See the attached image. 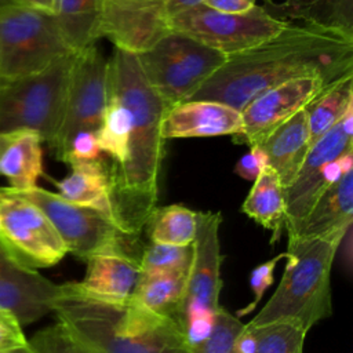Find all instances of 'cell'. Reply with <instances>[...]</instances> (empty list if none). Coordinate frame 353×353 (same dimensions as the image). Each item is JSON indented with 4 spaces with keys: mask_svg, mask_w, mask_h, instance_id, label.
Wrapping results in <instances>:
<instances>
[{
    "mask_svg": "<svg viewBox=\"0 0 353 353\" xmlns=\"http://www.w3.org/2000/svg\"><path fill=\"white\" fill-rule=\"evenodd\" d=\"M52 312L87 353H192L178 321L134 302H110L65 283Z\"/></svg>",
    "mask_w": 353,
    "mask_h": 353,
    "instance_id": "obj_3",
    "label": "cell"
},
{
    "mask_svg": "<svg viewBox=\"0 0 353 353\" xmlns=\"http://www.w3.org/2000/svg\"><path fill=\"white\" fill-rule=\"evenodd\" d=\"M262 1H263L265 4H268V7H269V6L273 3V0H262Z\"/></svg>",
    "mask_w": 353,
    "mask_h": 353,
    "instance_id": "obj_43",
    "label": "cell"
},
{
    "mask_svg": "<svg viewBox=\"0 0 353 353\" xmlns=\"http://www.w3.org/2000/svg\"><path fill=\"white\" fill-rule=\"evenodd\" d=\"M331 85L320 76H305L266 90L241 110V131L233 141L250 148L261 145L279 125L309 106Z\"/></svg>",
    "mask_w": 353,
    "mask_h": 353,
    "instance_id": "obj_14",
    "label": "cell"
},
{
    "mask_svg": "<svg viewBox=\"0 0 353 353\" xmlns=\"http://www.w3.org/2000/svg\"><path fill=\"white\" fill-rule=\"evenodd\" d=\"M36 204L61 236L68 254L87 261L95 255H117L139 262V237L125 234L106 214L73 204L43 188L18 192Z\"/></svg>",
    "mask_w": 353,
    "mask_h": 353,
    "instance_id": "obj_7",
    "label": "cell"
},
{
    "mask_svg": "<svg viewBox=\"0 0 353 353\" xmlns=\"http://www.w3.org/2000/svg\"><path fill=\"white\" fill-rule=\"evenodd\" d=\"M254 341L252 353H302L306 331L299 325L277 321L258 327H248Z\"/></svg>",
    "mask_w": 353,
    "mask_h": 353,
    "instance_id": "obj_30",
    "label": "cell"
},
{
    "mask_svg": "<svg viewBox=\"0 0 353 353\" xmlns=\"http://www.w3.org/2000/svg\"><path fill=\"white\" fill-rule=\"evenodd\" d=\"M268 167V157L261 146H251L250 152L243 154L234 167V172L247 179L255 181L259 174Z\"/></svg>",
    "mask_w": 353,
    "mask_h": 353,
    "instance_id": "obj_37",
    "label": "cell"
},
{
    "mask_svg": "<svg viewBox=\"0 0 353 353\" xmlns=\"http://www.w3.org/2000/svg\"><path fill=\"white\" fill-rule=\"evenodd\" d=\"M193 258L190 245L156 244L145 247L139 259L142 273H165V272H189Z\"/></svg>",
    "mask_w": 353,
    "mask_h": 353,
    "instance_id": "obj_31",
    "label": "cell"
},
{
    "mask_svg": "<svg viewBox=\"0 0 353 353\" xmlns=\"http://www.w3.org/2000/svg\"><path fill=\"white\" fill-rule=\"evenodd\" d=\"M285 258V252L283 254H279L277 256L258 265L256 268L252 269L251 272V276H250V287H251V291L254 294V299L244 307V309H240L236 314V317H243L248 313H251L256 306L258 303L261 302L265 291L272 285L273 283V272H274V268L276 265Z\"/></svg>",
    "mask_w": 353,
    "mask_h": 353,
    "instance_id": "obj_35",
    "label": "cell"
},
{
    "mask_svg": "<svg viewBox=\"0 0 353 353\" xmlns=\"http://www.w3.org/2000/svg\"><path fill=\"white\" fill-rule=\"evenodd\" d=\"M108 62L97 44L76 52L65 116L54 148L57 157L74 134L101 128L108 102Z\"/></svg>",
    "mask_w": 353,
    "mask_h": 353,
    "instance_id": "obj_12",
    "label": "cell"
},
{
    "mask_svg": "<svg viewBox=\"0 0 353 353\" xmlns=\"http://www.w3.org/2000/svg\"><path fill=\"white\" fill-rule=\"evenodd\" d=\"M101 0H54L52 15L73 52L97 43L99 36Z\"/></svg>",
    "mask_w": 353,
    "mask_h": 353,
    "instance_id": "obj_24",
    "label": "cell"
},
{
    "mask_svg": "<svg viewBox=\"0 0 353 353\" xmlns=\"http://www.w3.org/2000/svg\"><path fill=\"white\" fill-rule=\"evenodd\" d=\"M188 272L139 273L131 299L145 309L178 321Z\"/></svg>",
    "mask_w": 353,
    "mask_h": 353,
    "instance_id": "obj_25",
    "label": "cell"
},
{
    "mask_svg": "<svg viewBox=\"0 0 353 353\" xmlns=\"http://www.w3.org/2000/svg\"><path fill=\"white\" fill-rule=\"evenodd\" d=\"M270 14L314 22L353 33V0H290L265 7Z\"/></svg>",
    "mask_w": 353,
    "mask_h": 353,
    "instance_id": "obj_26",
    "label": "cell"
},
{
    "mask_svg": "<svg viewBox=\"0 0 353 353\" xmlns=\"http://www.w3.org/2000/svg\"><path fill=\"white\" fill-rule=\"evenodd\" d=\"M101 149L98 145L97 132L80 131L72 137L63 152L59 154V160L72 165L76 163L91 161L99 159Z\"/></svg>",
    "mask_w": 353,
    "mask_h": 353,
    "instance_id": "obj_34",
    "label": "cell"
},
{
    "mask_svg": "<svg viewBox=\"0 0 353 353\" xmlns=\"http://www.w3.org/2000/svg\"><path fill=\"white\" fill-rule=\"evenodd\" d=\"M108 92L130 113L127 157L108 165L110 218L125 234L139 237L157 204L167 106L145 79L137 55L119 48L108 62Z\"/></svg>",
    "mask_w": 353,
    "mask_h": 353,
    "instance_id": "obj_2",
    "label": "cell"
},
{
    "mask_svg": "<svg viewBox=\"0 0 353 353\" xmlns=\"http://www.w3.org/2000/svg\"><path fill=\"white\" fill-rule=\"evenodd\" d=\"M0 353H33L32 347L29 346V342L26 346L17 347V349H10V350H0Z\"/></svg>",
    "mask_w": 353,
    "mask_h": 353,
    "instance_id": "obj_41",
    "label": "cell"
},
{
    "mask_svg": "<svg viewBox=\"0 0 353 353\" xmlns=\"http://www.w3.org/2000/svg\"><path fill=\"white\" fill-rule=\"evenodd\" d=\"M241 211L272 232V243L280 239L285 223L284 188L273 168L265 167L254 181Z\"/></svg>",
    "mask_w": 353,
    "mask_h": 353,
    "instance_id": "obj_23",
    "label": "cell"
},
{
    "mask_svg": "<svg viewBox=\"0 0 353 353\" xmlns=\"http://www.w3.org/2000/svg\"><path fill=\"white\" fill-rule=\"evenodd\" d=\"M353 74V33L298 21L266 41L228 55L226 62L190 101H215L243 110L259 94L281 83L320 76L334 84Z\"/></svg>",
    "mask_w": 353,
    "mask_h": 353,
    "instance_id": "obj_1",
    "label": "cell"
},
{
    "mask_svg": "<svg viewBox=\"0 0 353 353\" xmlns=\"http://www.w3.org/2000/svg\"><path fill=\"white\" fill-rule=\"evenodd\" d=\"M353 106L347 109L342 120L320 137L309 149L296 176L284 188L287 233L292 232L307 215L310 208L325 192L330 183L325 178L328 163L353 149Z\"/></svg>",
    "mask_w": 353,
    "mask_h": 353,
    "instance_id": "obj_13",
    "label": "cell"
},
{
    "mask_svg": "<svg viewBox=\"0 0 353 353\" xmlns=\"http://www.w3.org/2000/svg\"><path fill=\"white\" fill-rule=\"evenodd\" d=\"M268 165L276 171L283 188L296 176L312 143L306 108L279 125L261 145Z\"/></svg>",
    "mask_w": 353,
    "mask_h": 353,
    "instance_id": "obj_20",
    "label": "cell"
},
{
    "mask_svg": "<svg viewBox=\"0 0 353 353\" xmlns=\"http://www.w3.org/2000/svg\"><path fill=\"white\" fill-rule=\"evenodd\" d=\"M41 138L29 130L0 132V176L11 189L25 192L37 186L43 174Z\"/></svg>",
    "mask_w": 353,
    "mask_h": 353,
    "instance_id": "obj_19",
    "label": "cell"
},
{
    "mask_svg": "<svg viewBox=\"0 0 353 353\" xmlns=\"http://www.w3.org/2000/svg\"><path fill=\"white\" fill-rule=\"evenodd\" d=\"M221 212H197L193 258L186 277L178 323L190 345L205 338L219 310L221 280Z\"/></svg>",
    "mask_w": 353,
    "mask_h": 353,
    "instance_id": "obj_9",
    "label": "cell"
},
{
    "mask_svg": "<svg viewBox=\"0 0 353 353\" xmlns=\"http://www.w3.org/2000/svg\"><path fill=\"white\" fill-rule=\"evenodd\" d=\"M80 290L94 298L124 302L131 298L139 277V262L117 255H95L87 261Z\"/></svg>",
    "mask_w": 353,
    "mask_h": 353,
    "instance_id": "obj_21",
    "label": "cell"
},
{
    "mask_svg": "<svg viewBox=\"0 0 353 353\" xmlns=\"http://www.w3.org/2000/svg\"><path fill=\"white\" fill-rule=\"evenodd\" d=\"M17 1L25 6L43 10V11H48V12H52V8H54V0H17Z\"/></svg>",
    "mask_w": 353,
    "mask_h": 353,
    "instance_id": "obj_40",
    "label": "cell"
},
{
    "mask_svg": "<svg viewBox=\"0 0 353 353\" xmlns=\"http://www.w3.org/2000/svg\"><path fill=\"white\" fill-rule=\"evenodd\" d=\"M203 6L226 14L247 12L256 6V0H203Z\"/></svg>",
    "mask_w": 353,
    "mask_h": 353,
    "instance_id": "obj_38",
    "label": "cell"
},
{
    "mask_svg": "<svg viewBox=\"0 0 353 353\" xmlns=\"http://www.w3.org/2000/svg\"><path fill=\"white\" fill-rule=\"evenodd\" d=\"M244 325L239 317L221 306L208 335L192 345V353H233L236 339L243 332Z\"/></svg>",
    "mask_w": 353,
    "mask_h": 353,
    "instance_id": "obj_32",
    "label": "cell"
},
{
    "mask_svg": "<svg viewBox=\"0 0 353 353\" xmlns=\"http://www.w3.org/2000/svg\"><path fill=\"white\" fill-rule=\"evenodd\" d=\"M353 106V74L328 87L309 106H306L310 143L336 125L347 109Z\"/></svg>",
    "mask_w": 353,
    "mask_h": 353,
    "instance_id": "obj_27",
    "label": "cell"
},
{
    "mask_svg": "<svg viewBox=\"0 0 353 353\" xmlns=\"http://www.w3.org/2000/svg\"><path fill=\"white\" fill-rule=\"evenodd\" d=\"M28 342L33 353H87L58 321L37 331Z\"/></svg>",
    "mask_w": 353,
    "mask_h": 353,
    "instance_id": "obj_33",
    "label": "cell"
},
{
    "mask_svg": "<svg viewBox=\"0 0 353 353\" xmlns=\"http://www.w3.org/2000/svg\"><path fill=\"white\" fill-rule=\"evenodd\" d=\"M76 52H68L43 70L0 83V132L29 130L55 148L68 99Z\"/></svg>",
    "mask_w": 353,
    "mask_h": 353,
    "instance_id": "obj_5",
    "label": "cell"
},
{
    "mask_svg": "<svg viewBox=\"0 0 353 353\" xmlns=\"http://www.w3.org/2000/svg\"><path fill=\"white\" fill-rule=\"evenodd\" d=\"M203 0H167V14L170 21L183 11H188L196 6H200Z\"/></svg>",
    "mask_w": 353,
    "mask_h": 353,
    "instance_id": "obj_39",
    "label": "cell"
},
{
    "mask_svg": "<svg viewBox=\"0 0 353 353\" xmlns=\"http://www.w3.org/2000/svg\"><path fill=\"white\" fill-rule=\"evenodd\" d=\"M345 236L288 239L287 263L272 298L248 327L291 323L306 332L332 314L331 268Z\"/></svg>",
    "mask_w": 353,
    "mask_h": 353,
    "instance_id": "obj_4",
    "label": "cell"
},
{
    "mask_svg": "<svg viewBox=\"0 0 353 353\" xmlns=\"http://www.w3.org/2000/svg\"><path fill=\"white\" fill-rule=\"evenodd\" d=\"M353 221V170L325 189L288 239L346 236Z\"/></svg>",
    "mask_w": 353,
    "mask_h": 353,
    "instance_id": "obj_18",
    "label": "cell"
},
{
    "mask_svg": "<svg viewBox=\"0 0 353 353\" xmlns=\"http://www.w3.org/2000/svg\"><path fill=\"white\" fill-rule=\"evenodd\" d=\"M66 46L52 12L15 3L0 11V79L37 73L62 55Z\"/></svg>",
    "mask_w": 353,
    "mask_h": 353,
    "instance_id": "obj_8",
    "label": "cell"
},
{
    "mask_svg": "<svg viewBox=\"0 0 353 353\" xmlns=\"http://www.w3.org/2000/svg\"><path fill=\"white\" fill-rule=\"evenodd\" d=\"M241 112L215 101H186L167 109L161 121L163 139L237 135Z\"/></svg>",
    "mask_w": 353,
    "mask_h": 353,
    "instance_id": "obj_17",
    "label": "cell"
},
{
    "mask_svg": "<svg viewBox=\"0 0 353 353\" xmlns=\"http://www.w3.org/2000/svg\"><path fill=\"white\" fill-rule=\"evenodd\" d=\"M135 55L145 79L167 109L190 101L228 59L226 54L179 32H170Z\"/></svg>",
    "mask_w": 353,
    "mask_h": 353,
    "instance_id": "obj_6",
    "label": "cell"
},
{
    "mask_svg": "<svg viewBox=\"0 0 353 353\" xmlns=\"http://www.w3.org/2000/svg\"><path fill=\"white\" fill-rule=\"evenodd\" d=\"M28 345L18 319L7 309L0 306V350L17 349Z\"/></svg>",
    "mask_w": 353,
    "mask_h": 353,
    "instance_id": "obj_36",
    "label": "cell"
},
{
    "mask_svg": "<svg viewBox=\"0 0 353 353\" xmlns=\"http://www.w3.org/2000/svg\"><path fill=\"white\" fill-rule=\"evenodd\" d=\"M284 1H290V0H284ZM274 3H276V0H273V3H272V4H274ZM272 4H270V6H272Z\"/></svg>",
    "mask_w": 353,
    "mask_h": 353,
    "instance_id": "obj_44",
    "label": "cell"
},
{
    "mask_svg": "<svg viewBox=\"0 0 353 353\" xmlns=\"http://www.w3.org/2000/svg\"><path fill=\"white\" fill-rule=\"evenodd\" d=\"M130 137V113L117 97L108 92L103 121L97 132L101 152L110 157V163L120 164L127 157Z\"/></svg>",
    "mask_w": 353,
    "mask_h": 353,
    "instance_id": "obj_29",
    "label": "cell"
},
{
    "mask_svg": "<svg viewBox=\"0 0 353 353\" xmlns=\"http://www.w3.org/2000/svg\"><path fill=\"white\" fill-rule=\"evenodd\" d=\"M63 288V284H55L37 270L19 265L0 244V306L10 310L22 327L52 312Z\"/></svg>",
    "mask_w": 353,
    "mask_h": 353,
    "instance_id": "obj_16",
    "label": "cell"
},
{
    "mask_svg": "<svg viewBox=\"0 0 353 353\" xmlns=\"http://www.w3.org/2000/svg\"><path fill=\"white\" fill-rule=\"evenodd\" d=\"M0 83H1V79H0Z\"/></svg>",
    "mask_w": 353,
    "mask_h": 353,
    "instance_id": "obj_45",
    "label": "cell"
},
{
    "mask_svg": "<svg viewBox=\"0 0 353 353\" xmlns=\"http://www.w3.org/2000/svg\"><path fill=\"white\" fill-rule=\"evenodd\" d=\"M197 212L179 205L156 207L146 229L152 243L168 245H190L196 236Z\"/></svg>",
    "mask_w": 353,
    "mask_h": 353,
    "instance_id": "obj_28",
    "label": "cell"
},
{
    "mask_svg": "<svg viewBox=\"0 0 353 353\" xmlns=\"http://www.w3.org/2000/svg\"><path fill=\"white\" fill-rule=\"evenodd\" d=\"M0 244L29 269L57 265L68 250L46 214L11 188H0Z\"/></svg>",
    "mask_w": 353,
    "mask_h": 353,
    "instance_id": "obj_11",
    "label": "cell"
},
{
    "mask_svg": "<svg viewBox=\"0 0 353 353\" xmlns=\"http://www.w3.org/2000/svg\"><path fill=\"white\" fill-rule=\"evenodd\" d=\"M15 3H18V1L17 0H0V11L12 6V4H15Z\"/></svg>",
    "mask_w": 353,
    "mask_h": 353,
    "instance_id": "obj_42",
    "label": "cell"
},
{
    "mask_svg": "<svg viewBox=\"0 0 353 353\" xmlns=\"http://www.w3.org/2000/svg\"><path fill=\"white\" fill-rule=\"evenodd\" d=\"M171 32L167 0H101L99 36L139 54Z\"/></svg>",
    "mask_w": 353,
    "mask_h": 353,
    "instance_id": "obj_15",
    "label": "cell"
},
{
    "mask_svg": "<svg viewBox=\"0 0 353 353\" xmlns=\"http://www.w3.org/2000/svg\"><path fill=\"white\" fill-rule=\"evenodd\" d=\"M72 172L55 182L58 194L65 200L98 210L110 216L108 165L101 160L76 163L70 165Z\"/></svg>",
    "mask_w": 353,
    "mask_h": 353,
    "instance_id": "obj_22",
    "label": "cell"
},
{
    "mask_svg": "<svg viewBox=\"0 0 353 353\" xmlns=\"http://www.w3.org/2000/svg\"><path fill=\"white\" fill-rule=\"evenodd\" d=\"M288 23L290 19L277 18L261 6L241 14H226L200 4L174 17L170 28L171 32L188 34L207 47L233 55L266 41Z\"/></svg>",
    "mask_w": 353,
    "mask_h": 353,
    "instance_id": "obj_10",
    "label": "cell"
}]
</instances>
